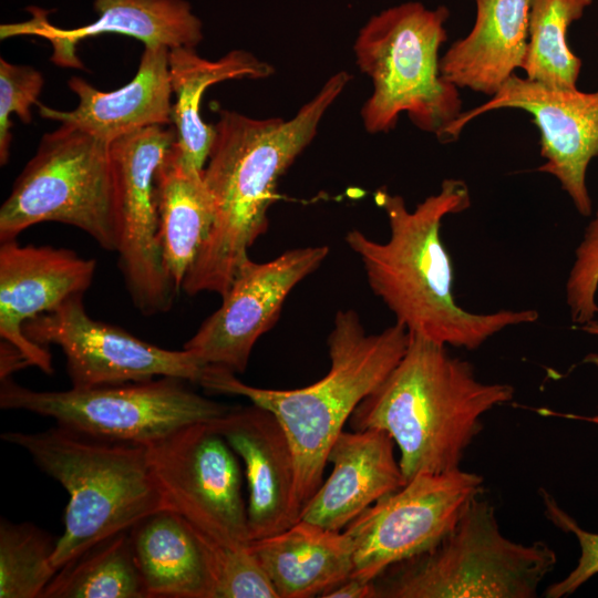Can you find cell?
Here are the masks:
<instances>
[{"instance_id":"obj_1","label":"cell","mask_w":598,"mask_h":598,"mask_svg":"<svg viewBox=\"0 0 598 598\" xmlns=\"http://www.w3.org/2000/svg\"><path fill=\"white\" fill-rule=\"evenodd\" d=\"M350 80L346 71L331 75L290 120L219 110L203 173L214 203V225L182 291L223 296L228 290L249 259V248L268 229V210L277 199L280 177L311 143L321 118Z\"/></svg>"},{"instance_id":"obj_2","label":"cell","mask_w":598,"mask_h":598,"mask_svg":"<svg viewBox=\"0 0 598 598\" xmlns=\"http://www.w3.org/2000/svg\"><path fill=\"white\" fill-rule=\"evenodd\" d=\"M374 199L390 227L385 243L358 229L347 233L349 248L360 258L368 283L411 334L475 350L499 331L533 323L534 309H501L475 313L462 308L453 295V265L441 237L444 217L471 206L465 182L447 178L440 190L410 210L400 195L379 189Z\"/></svg>"},{"instance_id":"obj_3","label":"cell","mask_w":598,"mask_h":598,"mask_svg":"<svg viewBox=\"0 0 598 598\" xmlns=\"http://www.w3.org/2000/svg\"><path fill=\"white\" fill-rule=\"evenodd\" d=\"M514 392L511 384L478 380L471 362L452 355L447 346L410 333L401 360L360 402L349 424L354 431L386 432L409 482L421 473L460 470L484 414L512 401Z\"/></svg>"},{"instance_id":"obj_4","label":"cell","mask_w":598,"mask_h":598,"mask_svg":"<svg viewBox=\"0 0 598 598\" xmlns=\"http://www.w3.org/2000/svg\"><path fill=\"white\" fill-rule=\"evenodd\" d=\"M409 341L410 332L398 322L367 333L353 309L339 310L327 340L330 368L315 383L290 390L257 388L208 364L198 384L210 393L244 396L276 416L295 456V507L300 516L323 482L328 454L344 424L398 364Z\"/></svg>"},{"instance_id":"obj_5","label":"cell","mask_w":598,"mask_h":598,"mask_svg":"<svg viewBox=\"0 0 598 598\" xmlns=\"http://www.w3.org/2000/svg\"><path fill=\"white\" fill-rule=\"evenodd\" d=\"M1 439L23 448L69 494L52 565L60 569L99 542L168 509L152 474L146 445L111 441L60 425Z\"/></svg>"},{"instance_id":"obj_6","label":"cell","mask_w":598,"mask_h":598,"mask_svg":"<svg viewBox=\"0 0 598 598\" xmlns=\"http://www.w3.org/2000/svg\"><path fill=\"white\" fill-rule=\"evenodd\" d=\"M444 6L429 9L404 2L372 16L360 29L353 50L373 92L361 110L369 133H386L406 113L420 130L441 141L461 115L458 89L440 71L439 50L447 39Z\"/></svg>"},{"instance_id":"obj_7","label":"cell","mask_w":598,"mask_h":598,"mask_svg":"<svg viewBox=\"0 0 598 598\" xmlns=\"http://www.w3.org/2000/svg\"><path fill=\"white\" fill-rule=\"evenodd\" d=\"M556 563L546 543L504 536L494 506L477 496L435 546L374 581L378 598H534Z\"/></svg>"},{"instance_id":"obj_8","label":"cell","mask_w":598,"mask_h":598,"mask_svg":"<svg viewBox=\"0 0 598 598\" xmlns=\"http://www.w3.org/2000/svg\"><path fill=\"white\" fill-rule=\"evenodd\" d=\"M110 144L66 124L44 134L0 208L1 243L35 224L56 221L116 251Z\"/></svg>"},{"instance_id":"obj_9","label":"cell","mask_w":598,"mask_h":598,"mask_svg":"<svg viewBox=\"0 0 598 598\" xmlns=\"http://www.w3.org/2000/svg\"><path fill=\"white\" fill-rule=\"evenodd\" d=\"M186 380L140 382L66 391H34L1 380L0 408L53 419L56 425L100 439L148 445L194 423L210 422L231 406L193 391Z\"/></svg>"},{"instance_id":"obj_10","label":"cell","mask_w":598,"mask_h":598,"mask_svg":"<svg viewBox=\"0 0 598 598\" xmlns=\"http://www.w3.org/2000/svg\"><path fill=\"white\" fill-rule=\"evenodd\" d=\"M146 451L168 509L219 543L249 545L240 458L213 421L184 426Z\"/></svg>"},{"instance_id":"obj_11","label":"cell","mask_w":598,"mask_h":598,"mask_svg":"<svg viewBox=\"0 0 598 598\" xmlns=\"http://www.w3.org/2000/svg\"><path fill=\"white\" fill-rule=\"evenodd\" d=\"M483 484L481 475L462 468L421 473L380 498L343 529L353 549L351 577L375 580L431 549L481 495Z\"/></svg>"},{"instance_id":"obj_12","label":"cell","mask_w":598,"mask_h":598,"mask_svg":"<svg viewBox=\"0 0 598 598\" xmlns=\"http://www.w3.org/2000/svg\"><path fill=\"white\" fill-rule=\"evenodd\" d=\"M176 140L167 125H152L112 141L116 252L127 291L145 316L172 308L178 292L162 260L154 176Z\"/></svg>"},{"instance_id":"obj_13","label":"cell","mask_w":598,"mask_h":598,"mask_svg":"<svg viewBox=\"0 0 598 598\" xmlns=\"http://www.w3.org/2000/svg\"><path fill=\"white\" fill-rule=\"evenodd\" d=\"M24 334L34 343L59 346L72 388L85 389L173 377L199 383L206 367L183 349L167 350L122 328L92 319L76 295L52 311L27 321Z\"/></svg>"},{"instance_id":"obj_14","label":"cell","mask_w":598,"mask_h":598,"mask_svg":"<svg viewBox=\"0 0 598 598\" xmlns=\"http://www.w3.org/2000/svg\"><path fill=\"white\" fill-rule=\"evenodd\" d=\"M499 109H518L533 116L545 159L537 169L558 179L577 212L589 216L586 175L598 156V91L555 87L513 74L487 102L463 111L441 142L455 141L468 122Z\"/></svg>"},{"instance_id":"obj_15","label":"cell","mask_w":598,"mask_h":598,"mask_svg":"<svg viewBox=\"0 0 598 598\" xmlns=\"http://www.w3.org/2000/svg\"><path fill=\"white\" fill-rule=\"evenodd\" d=\"M328 254L321 245L289 249L266 262L249 258L221 296L220 307L183 349L207 364L244 373L256 342L275 326L289 293Z\"/></svg>"},{"instance_id":"obj_16","label":"cell","mask_w":598,"mask_h":598,"mask_svg":"<svg viewBox=\"0 0 598 598\" xmlns=\"http://www.w3.org/2000/svg\"><path fill=\"white\" fill-rule=\"evenodd\" d=\"M96 261L75 251L52 246H21L17 240L0 246V337L16 347L30 365L52 374V357L45 347L23 332L27 321L58 308L91 286Z\"/></svg>"},{"instance_id":"obj_17","label":"cell","mask_w":598,"mask_h":598,"mask_svg":"<svg viewBox=\"0 0 598 598\" xmlns=\"http://www.w3.org/2000/svg\"><path fill=\"white\" fill-rule=\"evenodd\" d=\"M213 424L244 463L250 542L297 523L295 456L276 416L251 403L230 408Z\"/></svg>"},{"instance_id":"obj_18","label":"cell","mask_w":598,"mask_h":598,"mask_svg":"<svg viewBox=\"0 0 598 598\" xmlns=\"http://www.w3.org/2000/svg\"><path fill=\"white\" fill-rule=\"evenodd\" d=\"M95 21L74 29L51 24L42 10L20 23L0 27L1 40L17 35H37L53 45L51 60L61 66L80 68L76 44L103 33L135 38L145 47L196 48L203 40V24L186 0H94Z\"/></svg>"},{"instance_id":"obj_19","label":"cell","mask_w":598,"mask_h":598,"mask_svg":"<svg viewBox=\"0 0 598 598\" xmlns=\"http://www.w3.org/2000/svg\"><path fill=\"white\" fill-rule=\"evenodd\" d=\"M394 446L379 429L342 431L328 454L332 470L302 507L300 519L343 530L380 498L404 486Z\"/></svg>"},{"instance_id":"obj_20","label":"cell","mask_w":598,"mask_h":598,"mask_svg":"<svg viewBox=\"0 0 598 598\" xmlns=\"http://www.w3.org/2000/svg\"><path fill=\"white\" fill-rule=\"evenodd\" d=\"M168 53L169 48L165 45L145 47L133 80L111 92L100 91L86 80L73 76L68 85L79 96L78 106L61 111L39 102V114L107 142L147 126L172 124Z\"/></svg>"},{"instance_id":"obj_21","label":"cell","mask_w":598,"mask_h":598,"mask_svg":"<svg viewBox=\"0 0 598 598\" xmlns=\"http://www.w3.org/2000/svg\"><path fill=\"white\" fill-rule=\"evenodd\" d=\"M474 1L473 28L440 58V71L457 89L491 97L522 66L532 0Z\"/></svg>"},{"instance_id":"obj_22","label":"cell","mask_w":598,"mask_h":598,"mask_svg":"<svg viewBox=\"0 0 598 598\" xmlns=\"http://www.w3.org/2000/svg\"><path fill=\"white\" fill-rule=\"evenodd\" d=\"M249 549L278 598L322 597L353 570L348 535L303 519L283 532L251 540Z\"/></svg>"},{"instance_id":"obj_23","label":"cell","mask_w":598,"mask_h":598,"mask_svg":"<svg viewBox=\"0 0 598 598\" xmlns=\"http://www.w3.org/2000/svg\"><path fill=\"white\" fill-rule=\"evenodd\" d=\"M173 144L156 168L154 196L162 260L179 291L210 234L215 210L204 171L184 164Z\"/></svg>"},{"instance_id":"obj_24","label":"cell","mask_w":598,"mask_h":598,"mask_svg":"<svg viewBox=\"0 0 598 598\" xmlns=\"http://www.w3.org/2000/svg\"><path fill=\"white\" fill-rule=\"evenodd\" d=\"M148 598H214V580L192 526L171 509L155 512L128 529Z\"/></svg>"},{"instance_id":"obj_25","label":"cell","mask_w":598,"mask_h":598,"mask_svg":"<svg viewBox=\"0 0 598 598\" xmlns=\"http://www.w3.org/2000/svg\"><path fill=\"white\" fill-rule=\"evenodd\" d=\"M168 68L176 97L172 109V124L176 131L173 146L184 164L204 171L216 133L215 126L205 123L200 116L206 89L226 80L265 79L274 73V68L241 49L210 61L188 47L169 49Z\"/></svg>"},{"instance_id":"obj_26","label":"cell","mask_w":598,"mask_h":598,"mask_svg":"<svg viewBox=\"0 0 598 598\" xmlns=\"http://www.w3.org/2000/svg\"><path fill=\"white\" fill-rule=\"evenodd\" d=\"M42 598H148L128 530L99 542L58 569Z\"/></svg>"},{"instance_id":"obj_27","label":"cell","mask_w":598,"mask_h":598,"mask_svg":"<svg viewBox=\"0 0 598 598\" xmlns=\"http://www.w3.org/2000/svg\"><path fill=\"white\" fill-rule=\"evenodd\" d=\"M594 0H532L528 39L520 69L526 78L546 85L577 87L581 61L570 50L567 33Z\"/></svg>"},{"instance_id":"obj_28","label":"cell","mask_w":598,"mask_h":598,"mask_svg":"<svg viewBox=\"0 0 598 598\" xmlns=\"http://www.w3.org/2000/svg\"><path fill=\"white\" fill-rule=\"evenodd\" d=\"M56 540L31 523H0V598H42Z\"/></svg>"},{"instance_id":"obj_29","label":"cell","mask_w":598,"mask_h":598,"mask_svg":"<svg viewBox=\"0 0 598 598\" xmlns=\"http://www.w3.org/2000/svg\"><path fill=\"white\" fill-rule=\"evenodd\" d=\"M192 528L210 567L214 598H278L249 545L229 546L204 535L193 526Z\"/></svg>"},{"instance_id":"obj_30","label":"cell","mask_w":598,"mask_h":598,"mask_svg":"<svg viewBox=\"0 0 598 598\" xmlns=\"http://www.w3.org/2000/svg\"><path fill=\"white\" fill-rule=\"evenodd\" d=\"M43 75L31 65L13 64L0 58V164L8 163L12 142L10 114L32 122V105L39 103Z\"/></svg>"},{"instance_id":"obj_31","label":"cell","mask_w":598,"mask_h":598,"mask_svg":"<svg viewBox=\"0 0 598 598\" xmlns=\"http://www.w3.org/2000/svg\"><path fill=\"white\" fill-rule=\"evenodd\" d=\"M598 205L575 250V259L565 285L571 321L585 324L598 316Z\"/></svg>"},{"instance_id":"obj_32","label":"cell","mask_w":598,"mask_h":598,"mask_svg":"<svg viewBox=\"0 0 598 598\" xmlns=\"http://www.w3.org/2000/svg\"><path fill=\"white\" fill-rule=\"evenodd\" d=\"M540 494L546 517L563 532L576 536L580 547V556L575 568L566 577L547 587L544 592L547 598L567 597L598 575V533L580 527L545 489H540Z\"/></svg>"},{"instance_id":"obj_33","label":"cell","mask_w":598,"mask_h":598,"mask_svg":"<svg viewBox=\"0 0 598 598\" xmlns=\"http://www.w3.org/2000/svg\"><path fill=\"white\" fill-rule=\"evenodd\" d=\"M323 598H378L374 580L349 577L326 592Z\"/></svg>"},{"instance_id":"obj_34","label":"cell","mask_w":598,"mask_h":598,"mask_svg":"<svg viewBox=\"0 0 598 598\" xmlns=\"http://www.w3.org/2000/svg\"><path fill=\"white\" fill-rule=\"evenodd\" d=\"M27 358L16 347L2 340L0 346V380L29 367Z\"/></svg>"},{"instance_id":"obj_35","label":"cell","mask_w":598,"mask_h":598,"mask_svg":"<svg viewBox=\"0 0 598 598\" xmlns=\"http://www.w3.org/2000/svg\"><path fill=\"white\" fill-rule=\"evenodd\" d=\"M577 329L591 334V336H598V319L595 318L591 321L577 326ZM584 362L594 364L598 367V354L597 353H589L585 359Z\"/></svg>"},{"instance_id":"obj_36","label":"cell","mask_w":598,"mask_h":598,"mask_svg":"<svg viewBox=\"0 0 598 598\" xmlns=\"http://www.w3.org/2000/svg\"><path fill=\"white\" fill-rule=\"evenodd\" d=\"M537 412L543 415L561 416V417L571 419V420H580V421H586V422H590L598 425V412L594 415H577V414H568V413L566 414V413L555 412L548 409H539L537 410Z\"/></svg>"}]
</instances>
